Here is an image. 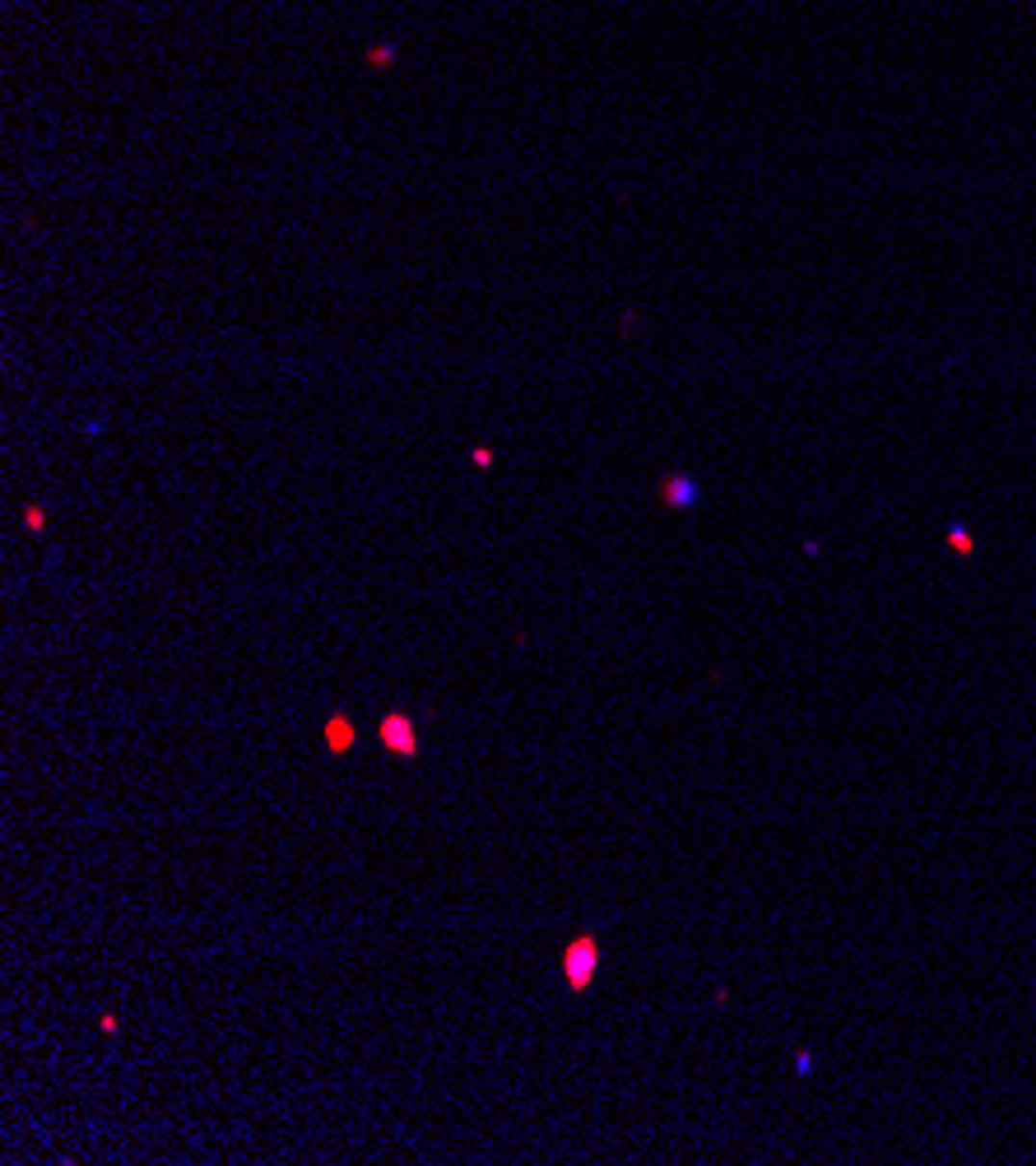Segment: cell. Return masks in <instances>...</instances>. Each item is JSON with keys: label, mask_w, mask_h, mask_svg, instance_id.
Returning <instances> with one entry per match:
<instances>
[{"label": "cell", "mask_w": 1036, "mask_h": 1166, "mask_svg": "<svg viewBox=\"0 0 1036 1166\" xmlns=\"http://www.w3.org/2000/svg\"><path fill=\"white\" fill-rule=\"evenodd\" d=\"M595 972H600V939H595L590 929H582V934L562 948V981H567L572 995H585L590 981H595Z\"/></svg>", "instance_id": "6da1fadb"}, {"label": "cell", "mask_w": 1036, "mask_h": 1166, "mask_svg": "<svg viewBox=\"0 0 1036 1166\" xmlns=\"http://www.w3.org/2000/svg\"><path fill=\"white\" fill-rule=\"evenodd\" d=\"M376 739L386 743V753H396V758H404V763L419 758V730H414L409 712H386L381 725H376Z\"/></svg>", "instance_id": "7a4b0ae2"}, {"label": "cell", "mask_w": 1036, "mask_h": 1166, "mask_svg": "<svg viewBox=\"0 0 1036 1166\" xmlns=\"http://www.w3.org/2000/svg\"><path fill=\"white\" fill-rule=\"evenodd\" d=\"M321 743H325L330 758H345L349 748L358 743V725H353V716H349V712H330L325 725H321Z\"/></svg>", "instance_id": "3957f363"}, {"label": "cell", "mask_w": 1036, "mask_h": 1166, "mask_svg": "<svg viewBox=\"0 0 1036 1166\" xmlns=\"http://www.w3.org/2000/svg\"><path fill=\"white\" fill-rule=\"evenodd\" d=\"M660 503L664 506H692L697 503V479L688 475H669L660 483Z\"/></svg>", "instance_id": "277c9868"}, {"label": "cell", "mask_w": 1036, "mask_h": 1166, "mask_svg": "<svg viewBox=\"0 0 1036 1166\" xmlns=\"http://www.w3.org/2000/svg\"><path fill=\"white\" fill-rule=\"evenodd\" d=\"M396 61H400V47H391V42L368 47V65H376V70H386V65H396Z\"/></svg>", "instance_id": "5b68a950"}, {"label": "cell", "mask_w": 1036, "mask_h": 1166, "mask_svg": "<svg viewBox=\"0 0 1036 1166\" xmlns=\"http://www.w3.org/2000/svg\"><path fill=\"white\" fill-rule=\"evenodd\" d=\"M24 526H28V531H33V534H38V531H47V511H42V506H38V503H33V506H24Z\"/></svg>", "instance_id": "8992f818"}, {"label": "cell", "mask_w": 1036, "mask_h": 1166, "mask_svg": "<svg viewBox=\"0 0 1036 1166\" xmlns=\"http://www.w3.org/2000/svg\"><path fill=\"white\" fill-rule=\"evenodd\" d=\"M470 455H475V465H479V470H488V465H493V447H475V451H470Z\"/></svg>", "instance_id": "52a82bcc"}, {"label": "cell", "mask_w": 1036, "mask_h": 1166, "mask_svg": "<svg viewBox=\"0 0 1036 1166\" xmlns=\"http://www.w3.org/2000/svg\"><path fill=\"white\" fill-rule=\"evenodd\" d=\"M98 1027H103V1032L112 1036V1032H117V1027H121V1018H117V1013H103V1018H98Z\"/></svg>", "instance_id": "ba28073f"}]
</instances>
